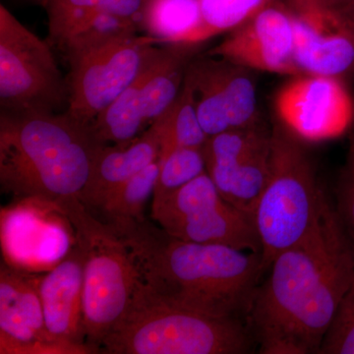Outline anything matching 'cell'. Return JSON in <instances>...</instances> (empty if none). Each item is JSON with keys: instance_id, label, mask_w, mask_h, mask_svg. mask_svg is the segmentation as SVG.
<instances>
[{"instance_id": "obj_9", "label": "cell", "mask_w": 354, "mask_h": 354, "mask_svg": "<svg viewBox=\"0 0 354 354\" xmlns=\"http://www.w3.org/2000/svg\"><path fill=\"white\" fill-rule=\"evenodd\" d=\"M158 44L148 35H135L65 55L70 66L67 113L91 127L136 79Z\"/></svg>"}, {"instance_id": "obj_1", "label": "cell", "mask_w": 354, "mask_h": 354, "mask_svg": "<svg viewBox=\"0 0 354 354\" xmlns=\"http://www.w3.org/2000/svg\"><path fill=\"white\" fill-rule=\"evenodd\" d=\"M247 313L263 354L319 353L354 278V249L327 205L310 234L272 261Z\"/></svg>"}, {"instance_id": "obj_23", "label": "cell", "mask_w": 354, "mask_h": 354, "mask_svg": "<svg viewBox=\"0 0 354 354\" xmlns=\"http://www.w3.org/2000/svg\"><path fill=\"white\" fill-rule=\"evenodd\" d=\"M278 0H200L205 41L228 34Z\"/></svg>"}, {"instance_id": "obj_4", "label": "cell", "mask_w": 354, "mask_h": 354, "mask_svg": "<svg viewBox=\"0 0 354 354\" xmlns=\"http://www.w3.org/2000/svg\"><path fill=\"white\" fill-rule=\"evenodd\" d=\"M253 339L241 319L167 304L139 281L127 315L97 349L108 354H242L251 353Z\"/></svg>"}, {"instance_id": "obj_26", "label": "cell", "mask_w": 354, "mask_h": 354, "mask_svg": "<svg viewBox=\"0 0 354 354\" xmlns=\"http://www.w3.org/2000/svg\"><path fill=\"white\" fill-rule=\"evenodd\" d=\"M145 3L146 0H50L46 6L81 7L97 12L111 13L134 21L140 28Z\"/></svg>"}, {"instance_id": "obj_28", "label": "cell", "mask_w": 354, "mask_h": 354, "mask_svg": "<svg viewBox=\"0 0 354 354\" xmlns=\"http://www.w3.org/2000/svg\"><path fill=\"white\" fill-rule=\"evenodd\" d=\"M326 1L344 10L354 11V0H326Z\"/></svg>"}, {"instance_id": "obj_10", "label": "cell", "mask_w": 354, "mask_h": 354, "mask_svg": "<svg viewBox=\"0 0 354 354\" xmlns=\"http://www.w3.org/2000/svg\"><path fill=\"white\" fill-rule=\"evenodd\" d=\"M0 211L4 263L29 274L59 264L76 245V234L59 203L43 197L16 198Z\"/></svg>"}, {"instance_id": "obj_6", "label": "cell", "mask_w": 354, "mask_h": 354, "mask_svg": "<svg viewBox=\"0 0 354 354\" xmlns=\"http://www.w3.org/2000/svg\"><path fill=\"white\" fill-rule=\"evenodd\" d=\"M71 221L84 256L86 341L99 353L106 335L127 315L140 281L131 254L108 225L78 196L58 200Z\"/></svg>"}, {"instance_id": "obj_11", "label": "cell", "mask_w": 354, "mask_h": 354, "mask_svg": "<svg viewBox=\"0 0 354 354\" xmlns=\"http://www.w3.org/2000/svg\"><path fill=\"white\" fill-rule=\"evenodd\" d=\"M271 148L272 130L262 121L209 137L203 147L207 174L221 196L252 220L269 179Z\"/></svg>"}, {"instance_id": "obj_27", "label": "cell", "mask_w": 354, "mask_h": 354, "mask_svg": "<svg viewBox=\"0 0 354 354\" xmlns=\"http://www.w3.org/2000/svg\"><path fill=\"white\" fill-rule=\"evenodd\" d=\"M349 141L346 179L342 189L339 214L354 249V123Z\"/></svg>"}, {"instance_id": "obj_21", "label": "cell", "mask_w": 354, "mask_h": 354, "mask_svg": "<svg viewBox=\"0 0 354 354\" xmlns=\"http://www.w3.org/2000/svg\"><path fill=\"white\" fill-rule=\"evenodd\" d=\"M160 120L162 123L160 158L178 147L202 149L209 138L200 123L192 90L185 79L176 102Z\"/></svg>"}, {"instance_id": "obj_25", "label": "cell", "mask_w": 354, "mask_h": 354, "mask_svg": "<svg viewBox=\"0 0 354 354\" xmlns=\"http://www.w3.org/2000/svg\"><path fill=\"white\" fill-rule=\"evenodd\" d=\"M319 353L354 354V278Z\"/></svg>"}, {"instance_id": "obj_3", "label": "cell", "mask_w": 354, "mask_h": 354, "mask_svg": "<svg viewBox=\"0 0 354 354\" xmlns=\"http://www.w3.org/2000/svg\"><path fill=\"white\" fill-rule=\"evenodd\" d=\"M104 145L67 111L0 114V185L14 198L79 196Z\"/></svg>"}, {"instance_id": "obj_2", "label": "cell", "mask_w": 354, "mask_h": 354, "mask_svg": "<svg viewBox=\"0 0 354 354\" xmlns=\"http://www.w3.org/2000/svg\"><path fill=\"white\" fill-rule=\"evenodd\" d=\"M108 225L127 245L140 283L153 297L211 316L246 317L264 276L260 253L180 241L146 218Z\"/></svg>"}, {"instance_id": "obj_5", "label": "cell", "mask_w": 354, "mask_h": 354, "mask_svg": "<svg viewBox=\"0 0 354 354\" xmlns=\"http://www.w3.org/2000/svg\"><path fill=\"white\" fill-rule=\"evenodd\" d=\"M328 204L304 142L274 125L269 179L253 216L264 274L279 254L310 234Z\"/></svg>"}, {"instance_id": "obj_19", "label": "cell", "mask_w": 354, "mask_h": 354, "mask_svg": "<svg viewBox=\"0 0 354 354\" xmlns=\"http://www.w3.org/2000/svg\"><path fill=\"white\" fill-rule=\"evenodd\" d=\"M140 31L160 44H202L200 0H146Z\"/></svg>"}, {"instance_id": "obj_20", "label": "cell", "mask_w": 354, "mask_h": 354, "mask_svg": "<svg viewBox=\"0 0 354 354\" xmlns=\"http://www.w3.org/2000/svg\"><path fill=\"white\" fill-rule=\"evenodd\" d=\"M158 172L160 160H157L109 193L99 208L88 211L106 225L143 220L147 203L155 191Z\"/></svg>"}, {"instance_id": "obj_8", "label": "cell", "mask_w": 354, "mask_h": 354, "mask_svg": "<svg viewBox=\"0 0 354 354\" xmlns=\"http://www.w3.org/2000/svg\"><path fill=\"white\" fill-rule=\"evenodd\" d=\"M151 218L180 241L262 253L252 218L221 196L207 171L152 204Z\"/></svg>"}, {"instance_id": "obj_14", "label": "cell", "mask_w": 354, "mask_h": 354, "mask_svg": "<svg viewBox=\"0 0 354 354\" xmlns=\"http://www.w3.org/2000/svg\"><path fill=\"white\" fill-rule=\"evenodd\" d=\"M295 32V57L301 74L346 81L354 76V11L326 0H283Z\"/></svg>"}, {"instance_id": "obj_18", "label": "cell", "mask_w": 354, "mask_h": 354, "mask_svg": "<svg viewBox=\"0 0 354 354\" xmlns=\"http://www.w3.org/2000/svg\"><path fill=\"white\" fill-rule=\"evenodd\" d=\"M160 148V118L127 145L104 144L95 156L87 183L79 199L90 211L99 208L109 193L158 160Z\"/></svg>"}, {"instance_id": "obj_16", "label": "cell", "mask_w": 354, "mask_h": 354, "mask_svg": "<svg viewBox=\"0 0 354 354\" xmlns=\"http://www.w3.org/2000/svg\"><path fill=\"white\" fill-rule=\"evenodd\" d=\"M39 277L0 267V354H75L46 329Z\"/></svg>"}, {"instance_id": "obj_13", "label": "cell", "mask_w": 354, "mask_h": 354, "mask_svg": "<svg viewBox=\"0 0 354 354\" xmlns=\"http://www.w3.org/2000/svg\"><path fill=\"white\" fill-rule=\"evenodd\" d=\"M274 109L279 124L302 142L337 138L354 123L353 95L335 77H290L274 95Z\"/></svg>"}, {"instance_id": "obj_15", "label": "cell", "mask_w": 354, "mask_h": 354, "mask_svg": "<svg viewBox=\"0 0 354 354\" xmlns=\"http://www.w3.org/2000/svg\"><path fill=\"white\" fill-rule=\"evenodd\" d=\"M254 72L300 75L295 57V32L291 14L278 0L206 51Z\"/></svg>"}, {"instance_id": "obj_24", "label": "cell", "mask_w": 354, "mask_h": 354, "mask_svg": "<svg viewBox=\"0 0 354 354\" xmlns=\"http://www.w3.org/2000/svg\"><path fill=\"white\" fill-rule=\"evenodd\" d=\"M138 31L139 26L134 21L111 13L100 12L93 16L58 48L65 55L80 53L135 36Z\"/></svg>"}, {"instance_id": "obj_12", "label": "cell", "mask_w": 354, "mask_h": 354, "mask_svg": "<svg viewBox=\"0 0 354 354\" xmlns=\"http://www.w3.org/2000/svg\"><path fill=\"white\" fill-rule=\"evenodd\" d=\"M253 73L206 53L191 62L185 80L192 90L198 118L207 136L261 121Z\"/></svg>"}, {"instance_id": "obj_29", "label": "cell", "mask_w": 354, "mask_h": 354, "mask_svg": "<svg viewBox=\"0 0 354 354\" xmlns=\"http://www.w3.org/2000/svg\"><path fill=\"white\" fill-rule=\"evenodd\" d=\"M36 1L41 4V6L46 7L50 0H36Z\"/></svg>"}, {"instance_id": "obj_7", "label": "cell", "mask_w": 354, "mask_h": 354, "mask_svg": "<svg viewBox=\"0 0 354 354\" xmlns=\"http://www.w3.org/2000/svg\"><path fill=\"white\" fill-rule=\"evenodd\" d=\"M0 104L9 113H57L68 106V85L51 44L0 6Z\"/></svg>"}, {"instance_id": "obj_22", "label": "cell", "mask_w": 354, "mask_h": 354, "mask_svg": "<svg viewBox=\"0 0 354 354\" xmlns=\"http://www.w3.org/2000/svg\"><path fill=\"white\" fill-rule=\"evenodd\" d=\"M158 160L160 172L152 204L162 201L206 171L203 148L178 147Z\"/></svg>"}, {"instance_id": "obj_17", "label": "cell", "mask_w": 354, "mask_h": 354, "mask_svg": "<svg viewBox=\"0 0 354 354\" xmlns=\"http://www.w3.org/2000/svg\"><path fill=\"white\" fill-rule=\"evenodd\" d=\"M39 292L46 329L75 354L97 353L84 327V256L76 243L68 255L39 277Z\"/></svg>"}]
</instances>
